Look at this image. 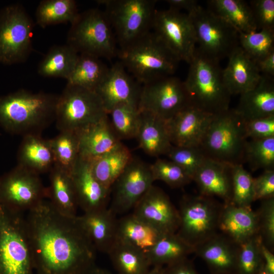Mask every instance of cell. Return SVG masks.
I'll list each match as a JSON object with an SVG mask.
<instances>
[{
	"label": "cell",
	"instance_id": "1",
	"mask_svg": "<svg viewBox=\"0 0 274 274\" xmlns=\"http://www.w3.org/2000/svg\"><path fill=\"white\" fill-rule=\"evenodd\" d=\"M25 222L37 274H86L95 265L96 249L78 216H64L44 200L28 212Z\"/></svg>",
	"mask_w": 274,
	"mask_h": 274
},
{
	"label": "cell",
	"instance_id": "2",
	"mask_svg": "<svg viewBox=\"0 0 274 274\" xmlns=\"http://www.w3.org/2000/svg\"><path fill=\"white\" fill-rule=\"evenodd\" d=\"M58 97L25 89L0 96V126L12 134H41L55 121Z\"/></svg>",
	"mask_w": 274,
	"mask_h": 274
},
{
	"label": "cell",
	"instance_id": "3",
	"mask_svg": "<svg viewBox=\"0 0 274 274\" xmlns=\"http://www.w3.org/2000/svg\"><path fill=\"white\" fill-rule=\"evenodd\" d=\"M219 63L196 48L184 81L190 105L212 115L228 110L231 96L224 83Z\"/></svg>",
	"mask_w": 274,
	"mask_h": 274
},
{
	"label": "cell",
	"instance_id": "4",
	"mask_svg": "<svg viewBox=\"0 0 274 274\" xmlns=\"http://www.w3.org/2000/svg\"><path fill=\"white\" fill-rule=\"evenodd\" d=\"M117 55L126 71L142 85L173 75L179 62L151 31L120 48Z\"/></svg>",
	"mask_w": 274,
	"mask_h": 274
},
{
	"label": "cell",
	"instance_id": "5",
	"mask_svg": "<svg viewBox=\"0 0 274 274\" xmlns=\"http://www.w3.org/2000/svg\"><path fill=\"white\" fill-rule=\"evenodd\" d=\"M245 123L234 109L214 115L199 147L209 158L232 165L243 164L248 141Z\"/></svg>",
	"mask_w": 274,
	"mask_h": 274
},
{
	"label": "cell",
	"instance_id": "6",
	"mask_svg": "<svg viewBox=\"0 0 274 274\" xmlns=\"http://www.w3.org/2000/svg\"><path fill=\"white\" fill-rule=\"evenodd\" d=\"M71 24L66 44L78 54L109 60L117 55L115 36L104 11L91 9L79 13Z\"/></svg>",
	"mask_w": 274,
	"mask_h": 274
},
{
	"label": "cell",
	"instance_id": "7",
	"mask_svg": "<svg viewBox=\"0 0 274 274\" xmlns=\"http://www.w3.org/2000/svg\"><path fill=\"white\" fill-rule=\"evenodd\" d=\"M105 6L120 48L146 35L152 28L155 0H98Z\"/></svg>",
	"mask_w": 274,
	"mask_h": 274
},
{
	"label": "cell",
	"instance_id": "8",
	"mask_svg": "<svg viewBox=\"0 0 274 274\" xmlns=\"http://www.w3.org/2000/svg\"><path fill=\"white\" fill-rule=\"evenodd\" d=\"M25 218L0 206V274H33Z\"/></svg>",
	"mask_w": 274,
	"mask_h": 274
},
{
	"label": "cell",
	"instance_id": "9",
	"mask_svg": "<svg viewBox=\"0 0 274 274\" xmlns=\"http://www.w3.org/2000/svg\"><path fill=\"white\" fill-rule=\"evenodd\" d=\"M223 207L214 197L185 195L178 210L180 222L176 233L195 248L217 233Z\"/></svg>",
	"mask_w": 274,
	"mask_h": 274
},
{
	"label": "cell",
	"instance_id": "10",
	"mask_svg": "<svg viewBox=\"0 0 274 274\" xmlns=\"http://www.w3.org/2000/svg\"><path fill=\"white\" fill-rule=\"evenodd\" d=\"M107 116L100 97L94 91L66 84L58 95L55 121L59 131H78Z\"/></svg>",
	"mask_w": 274,
	"mask_h": 274
},
{
	"label": "cell",
	"instance_id": "11",
	"mask_svg": "<svg viewBox=\"0 0 274 274\" xmlns=\"http://www.w3.org/2000/svg\"><path fill=\"white\" fill-rule=\"evenodd\" d=\"M188 15L193 27L196 49L204 55L220 62L239 46V33L208 9L198 5Z\"/></svg>",
	"mask_w": 274,
	"mask_h": 274
},
{
	"label": "cell",
	"instance_id": "12",
	"mask_svg": "<svg viewBox=\"0 0 274 274\" xmlns=\"http://www.w3.org/2000/svg\"><path fill=\"white\" fill-rule=\"evenodd\" d=\"M34 22L22 6L12 4L0 10V63L25 61L32 50Z\"/></svg>",
	"mask_w": 274,
	"mask_h": 274
},
{
	"label": "cell",
	"instance_id": "13",
	"mask_svg": "<svg viewBox=\"0 0 274 274\" xmlns=\"http://www.w3.org/2000/svg\"><path fill=\"white\" fill-rule=\"evenodd\" d=\"M151 29L156 38L179 62L189 63L196 47L193 27L188 14L170 8L156 10Z\"/></svg>",
	"mask_w": 274,
	"mask_h": 274
},
{
	"label": "cell",
	"instance_id": "14",
	"mask_svg": "<svg viewBox=\"0 0 274 274\" xmlns=\"http://www.w3.org/2000/svg\"><path fill=\"white\" fill-rule=\"evenodd\" d=\"M47 198L40 175L17 165L0 176V206L12 213L29 211Z\"/></svg>",
	"mask_w": 274,
	"mask_h": 274
},
{
	"label": "cell",
	"instance_id": "15",
	"mask_svg": "<svg viewBox=\"0 0 274 274\" xmlns=\"http://www.w3.org/2000/svg\"><path fill=\"white\" fill-rule=\"evenodd\" d=\"M189 105L184 81L173 75L142 85L138 105L141 111L167 121Z\"/></svg>",
	"mask_w": 274,
	"mask_h": 274
},
{
	"label": "cell",
	"instance_id": "16",
	"mask_svg": "<svg viewBox=\"0 0 274 274\" xmlns=\"http://www.w3.org/2000/svg\"><path fill=\"white\" fill-rule=\"evenodd\" d=\"M154 181L150 164L132 157L111 188L109 209L115 215L133 209Z\"/></svg>",
	"mask_w": 274,
	"mask_h": 274
},
{
	"label": "cell",
	"instance_id": "17",
	"mask_svg": "<svg viewBox=\"0 0 274 274\" xmlns=\"http://www.w3.org/2000/svg\"><path fill=\"white\" fill-rule=\"evenodd\" d=\"M135 216L163 234L176 233L179 225L178 210L161 189L152 185L133 209Z\"/></svg>",
	"mask_w": 274,
	"mask_h": 274
},
{
	"label": "cell",
	"instance_id": "18",
	"mask_svg": "<svg viewBox=\"0 0 274 274\" xmlns=\"http://www.w3.org/2000/svg\"><path fill=\"white\" fill-rule=\"evenodd\" d=\"M142 87V85L118 61L109 67L107 75L95 92L108 114L120 104L138 105Z\"/></svg>",
	"mask_w": 274,
	"mask_h": 274
},
{
	"label": "cell",
	"instance_id": "19",
	"mask_svg": "<svg viewBox=\"0 0 274 274\" xmlns=\"http://www.w3.org/2000/svg\"><path fill=\"white\" fill-rule=\"evenodd\" d=\"M214 115L191 105L180 111L165 121L172 144L180 147H199Z\"/></svg>",
	"mask_w": 274,
	"mask_h": 274
},
{
	"label": "cell",
	"instance_id": "20",
	"mask_svg": "<svg viewBox=\"0 0 274 274\" xmlns=\"http://www.w3.org/2000/svg\"><path fill=\"white\" fill-rule=\"evenodd\" d=\"M71 175L78 207L84 213L107 208L111 189L104 186L95 177L90 160L79 156Z\"/></svg>",
	"mask_w": 274,
	"mask_h": 274
},
{
	"label": "cell",
	"instance_id": "21",
	"mask_svg": "<svg viewBox=\"0 0 274 274\" xmlns=\"http://www.w3.org/2000/svg\"><path fill=\"white\" fill-rule=\"evenodd\" d=\"M239 247L218 232L195 247L194 253L206 262L211 274L235 273Z\"/></svg>",
	"mask_w": 274,
	"mask_h": 274
},
{
	"label": "cell",
	"instance_id": "22",
	"mask_svg": "<svg viewBox=\"0 0 274 274\" xmlns=\"http://www.w3.org/2000/svg\"><path fill=\"white\" fill-rule=\"evenodd\" d=\"M232 165L208 158L193 177L199 194L221 198L230 203L232 196Z\"/></svg>",
	"mask_w": 274,
	"mask_h": 274
},
{
	"label": "cell",
	"instance_id": "23",
	"mask_svg": "<svg viewBox=\"0 0 274 274\" xmlns=\"http://www.w3.org/2000/svg\"><path fill=\"white\" fill-rule=\"evenodd\" d=\"M226 67L223 70L225 86L231 95L241 94L253 88L261 75L255 62L239 45L228 57Z\"/></svg>",
	"mask_w": 274,
	"mask_h": 274
},
{
	"label": "cell",
	"instance_id": "24",
	"mask_svg": "<svg viewBox=\"0 0 274 274\" xmlns=\"http://www.w3.org/2000/svg\"><path fill=\"white\" fill-rule=\"evenodd\" d=\"M218 231L238 245L245 243L258 234L256 211L251 207H241L223 203Z\"/></svg>",
	"mask_w": 274,
	"mask_h": 274
},
{
	"label": "cell",
	"instance_id": "25",
	"mask_svg": "<svg viewBox=\"0 0 274 274\" xmlns=\"http://www.w3.org/2000/svg\"><path fill=\"white\" fill-rule=\"evenodd\" d=\"M77 132L80 156L89 160L105 155L123 144L113 130L108 115Z\"/></svg>",
	"mask_w": 274,
	"mask_h": 274
},
{
	"label": "cell",
	"instance_id": "26",
	"mask_svg": "<svg viewBox=\"0 0 274 274\" xmlns=\"http://www.w3.org/2000/svg\"><path fill=\"white\" fill-rule=\"evenodd\" d=\"M234 109L245 121L274 115L273 77L261 75L253 88L240 94Z\"/></svg>",
	"mask_w": 274,
	"mask_h": 274
},
{
	"label": "cell",
	"instance_id": "27",
	"mask_svg": "<svg viewBox=\"0 0 274 274\" xmlns=\"http://www.w3.org/2000/svg\"><path fill=\"white\" fill-rule=\"evenodd\" d=\"M78 219L96 250L107 254L116 241V215L107 208L84 213Z\"/></svg>",
	"mask_w": 274,
	"mask_h": 274
},
{
	"label": "cell",
	"instance_id": "28",
	"mask_svg": "<svg viewBox=\"0 0 274 274\" xmlns=\"http://www.w3.org/2000/svg\"><path fill=\"white\" fill-rule=\"evenodd\" d=\"M54 164L50 140L41 134L22 136L17 153V165L39 175L49 172Z\"/></svg>",
	"mask_w": 274,
	"mask_h": 274
},
{
	"label": "cell",
	"instance_id": "29",
	"mask_svg": "<svg viewBox=\"0 0 274 274\" xmlns=\"http://www.w3.org/2000/svg\"><path fill=\"white\" fill-rule=\"evenodd\" d=\"M164 235L133 213L117 220L116 240L146 254Z\"/></svg>",
	"mask_w": 274,
	"mask_h": 274
},
{
	"label": "cell",
	"instance_id": "30",
	"mask_svg": "<svg viewBox=\"0 0 274 274\" xmlns=\"http://www.w3.org/2000/svg\"><path fill=\"white\" fill-rule=\"evenodd\" d=\"M49 173L47 198L52 206L62 215L77 216L78 207L71 173L54 165Z\"/></svg>",
	"mask_w": 274,
	"mask_h": 274
},
{
	"label": "cell",
	"instance_id": "31",
	"mask_svg": "<svg viewBox=\"0 0 274 274\" xmlns=\"http://www.w3.org/2000/svg\"><path fill=\"white\" fill-rule=\"evenodd\" d=\"M141 112V124L135 138L139 147L151 156L158 157L162 155H166L173 145L165 121L148 112Z\"/></svg>",
	"mask_w": 274,
	"mask_h": 274
},
{
	"label": "cell",
	"instance_id": "32",
	"mask_svg": "<svg viewBox=\"0 0 274 274\" xmlns=\"http://www.w3.org/2000/svg\"><path fill=\"white\" fill-rule=\"evenodd\" d=\"M207 3V9L239 33L257 30L249 3L243 0H210Z\"/></svg>",
	"mask_w": 274,
	"mask_h": 274
},
{
	"label": "cell",
	"instance_id": "33",
	"mask_svg": "<svg viewBox=\"0 0 274 274\" xmlns=\"http://www.w3.org/2000/svg\"><path fill=\"white\" fill-rule=\"evenodd\" d=\"M132 157L129 149L123 144L109 153L90 160L92 173L104 186L111 189Z\"/></svg>",
	"mask_w": 274,
	"mask_h": 274
},
{
	"label": "cell",
	"instance_id": "34",
	"mask_svg": "<svg viewBox=\"0 0 274 274\" xmlns=\"http://www.w3.org/2000/svg\"><path fill=\"white\" fill-rule=\"evenodd\" d=\"M194 252V248L175 233L163 235L146 255L151 266H166Z\"/></svg>",
	"mask_w": 274,
	"mask_h": 274
},
{
	"label": "cell",
	"instance_id": "35",
	"mask_svg": "<svg viewBox=\"0 0 274 274\" xmlns=\"http://www.w3.org/2000/svg\"><path fill=\"white\" fill-rule=\"evenodd\" d=\"M79 54L67 44L51 47L40 62L38 74L46 78H62L66 80L71 74Z\"/></svg>",
	"mask_w": 274,
	"mask_h": 274
},
{
	"label": "cell",
	"instance_id": "36",
	"mask_svg": "<svg viewBox=\"0 0 274 274\" xmlns=\"http://www.w3.org/2000/svg\"><path fill=\"white\" fill-rule=\"evenodd\" d=\"M108 67L97 57L79 54L75 65L67 79V84L94 91L104 80Z\"/></svg>",
	"mask_w": 274,
	"mask_h": 274
},
{
	"label": "cell",
	"instance_id": "37",
	"mask_svg": "<svg viewBox=\"0 0 274 274\" xmlns=\"http://www.w3.org/2000/svg\"><path fill=\"white\" fill-rule=\"evenodd\" d=\"M107 254L117 274H146L151 267L145 253L117 240Z\"/></svg>",
	"mask_w": 274,
	"mask_h": 274
},
{
	"label": "cell",
	"instance_id": "38",
	"mask_svg": "<svg viewBox=\"0 0 274 274\" xmlns=\"http://www.w3.org/2000/svg\"><path fill=\"white\" fill-rule=\"evenodd\" d=\"M79 13L74 0H43L36 10V23L42 28L68 22L71 24Z\"/></svg>",
	"mask_w": 274,
	"mask_h": 274
},
{
	"label": "cell",
	"instance_id": "39",
	"mask_svg": "<svg viewBox=\"0 0 274 274\" xmlns=\"http://www.w3.org/2000/svg\"><path fill=\"white\" fill-rule=\"evenodd\" d=\"M108 115L112 128L120 141L136 138L141 121L138 105L120 104Z\"/></svg>",
	"mask_w": 274,
	"mask_h": 274
},
{
	"label": "cell",
	"instance_id": "40",
	"mask_svg": "<svg viewBox=\"0 0 274 274\" xmlns=\"http://www.w3.org/2000/svg\"><path fill=\"white\" fill-rule=\"evenodd\" d=\"M54 156V164L71 173L79 157V143L77 131H59L49 139Z\"/></svg>",
	"mask_w": 274,
	"mask_h": 274
},
{
	"label": "cell",
	"instance_id": "41",
	"mask_svg": "<svg viewBox=\"0 0 274 274\" xmlns=\"http://www.w3.org/2000/svg\"><path fill=\"white\" fill-rule=\"evenodd\" d=\"M244 162L252 170L274 169V137L247 141Z\"/></svg>",
	"mask_w": 274,
	"mask_h": 274
},
{
	"label": "cell",
	"instance_id": "42",
	"mask_svg": "<svg viewBox=\"0 0 274 274\" xmlns=\"http://www.w3.org/2000/svg\"><path fill=\"white\" fill-rule=\"evenodd\" d=\"M239 45L255 62L274 51V32L262 29L248 33H239Z\"/></svg>",
	"mask_w": 274,
	"mask_h": 274
},
{
	"label": "cell",
	"instance_id": "43",
	"mask_svg": "<svg viewBox=\"0 0 274 274\" xmlns=\"http://www.w3.org/2000/svg\"><path fill=\"white\" fill-rule=\"evenodd\" d=\"M261 244L257 234L239 245L236 273L257 274L264 267Z\"/></svg>",
	"mask_w": 274,
	"mask_h": 274
},
{
	"label": "cell",
	"instance_id": "44",
	"mask_svg": "<svg viewBox=\"0 0 274 274\" xmlns=\"http://www.w3.org/2000/svg\"><path fill=\"white\" fill-rule=\"evenodd\" d=\"M253 179L243 164L233 165L230 204L237 207H251L254 201Z\"/></svg>",
	"mask_w": 274,
	"mask_h": 274
},
{
	"label": "cell",
	"instance_id": "45",
	"mask_svg": "<svg viewBox=\"0 0 274 274\" xmlns=\"http://www.w3.org/2000/svg\"><path fill=\"white\" fill-rule=\"evenodd\" d=\"M154 181H161L172 188L182 187L193 181L180 165L170 159L157 158L150 164Z\"/></svg>",
	"mask_w": 274,
	"mask_h": 274
},
{
	"label": "cell",
	"instance_id": "46",
	"mask_svg": "<svg viewBox=\"0 0 274 274\" xmlns=\"http://www.w3.org/2000/svg\"><path fill=\"white\" fill-rule=\"evenodd\" d=\"M166 155L184 169L192 180L195 173L208 158L200 147L173 145Z\"/></svg>",
	"mask_w": 274,
	"mask_h": 274
},
{
	"label": "cell",
	"instance_id": "47",
	"mask_svg": "<svg viewBox=\"0 0 274 274\" xmlns=\"http://www.w3.org/2000/svg\"><path fill=\"white\" fill-rule=\"evenodd\" d=\"M256 213L258 220V235L262 244L273 253L274 197L261 200Z\"/></svg>",
	"mask_w": 274,
	"mask_h": 274
},
{
	"label": "cell",
	"instance_id": "48",
	"mask_svg": "<svg viewBox=\"0 0 274 274\" xmlns=\"http://www.w3.org/2000/svg\"><path fill=\"white\" fill-rule=\"evenodd\" d=\"M257 30L274 32V1L252 0L249 2Z\"/></svg>",
	"mask_w": 274,
	"mask_h": 274
},
{
	"label": "cell",
	"instance_id": "49",
	"mask_svg": "<svg viewBox=\"0 0 274 274\" xmlns=\"http://www.w3.org/2000/svg\"><path fill=\"white\" fill-rule=\"evenodd\" d=\"M245 129L247 139L274 137V115L245 121Z\"/></svg>",
	"mask_w": 274,
	"mask_h": 274
},
{
	"label": "cell",
	"instance_id": "50",
	"mask_svg": "<svg viewBox=\"0 0 274 274\" xmlns=\"http://www.w3.org/2000/svg\"><path fill=\"white\" fill-rule=\"evenodd\" d=\"M254 201L274 197V169L264 170L253 179Z\"/></svg>",
	"mask_w": 274,
	"mask_h": 274
},
{
	"label": "cell",
	"instance_id": "51",
	"mask_svg": "<svg viewBox=\"0 0 274 274\" xmlns=\"http://www.w3.org/2000/svg\"><path fill=\"white\" fill-rule=\"evenodd\" d=\"M164 274H199L193 263L188 258L164 266Z\"/></svg>",
	"mask_w": 274,
	"mask_h": 274
},
{
	"label": "cell",
	"instance_id": "52",
	"mask_svg": "<svg viewBox=\"0 0 274 274\" xmlns=\"http://www.w3.org/2000/svg\"><path fill=\"white\" fill-rule=\"evenodd\" d=\"M255 63L261 75L274 77V51Z\"/></svg>",
	"mask_w": 274,
	"mask_h": 274
},
{
	"label": "cell",
	"instance_id": "53",
	"mask_svg": "<svg viewBox=\"0 0 274 274\" xmlns=\"http://www.w3.org/2000/svg\"><path fill=\"white\" fill-rule=\"evenodd\" d=\"M170 8L179 11L185 10L187 14L191 12L199 5L197 1L195 0H166Z\"/></svg>",
	"mask_w": 274,
	"mask_h": 274
},
{
	"label": "cell",
	"instance_id": "54",
	"mask_svg": "<svg viewBox=\"0 0 274 274\" xmlns=\"http://www.w3.org/2000/svg\"><path fill=\"white\" fill-rule=\"evenodd\" d=\"M261 252L264 261V268L270 274H274V255L262 243Z\"/></svg>",
	"mask_w": 274,
	"mask_h": 274
},
{
	"label": "cell",
	"instance_id": "55",
	"mask_svg": "<svg viewBox=\"0 0 274 274\" xmlns=\"http://www.w3.org/2000/svg\"><path fill=\"white\" fill-rule=\"evenodd\" d=\"M86 274H112L106 269L95 265L91 268Z\"/></svg>",
	"mask_w": 274,
	"mask_h": 274
},
{
	"label": "cell",
	"instance_id": "56",
	"mask_svg": "<svg viewBox=\"0 0 274 274\" xmlns=\"http://www.w3.org/2000/svg\"><path fill=\"white\" fill-rule=\"evenodd\" d=\"M146 274H164V266H153Z\"/></svg>",
	"mask_w": 274,
	"mask_h": 274
},
{
	"label": "cell",
	"instance_id": "57",
	"mask_svg": "<svg viewBox=\"0 0 274 274\" xmlns=\"http://www.w3.org/2000/svg\"><path fill=\"white\" fill-rule=\"evenodd\" d=\"M257 274H270L267 271L265 270L263 267L260 271H259Z\"/></svg>",
	"mask_w": 274,
	"mask_h": 274
},
{
	"label": "cell",
	"instance_id": "58",
	"mask_svg": "<svg viewBox=\"0 0 274 274\" xmlns=\"http://www.w3.org/2000/svg\"><path fill=\"white\" fill-rule=\"evenodd\" d=\"M227 274H237L236 273H227Z\"/></svg>",
	"mask_w": 274,
	"mask_h": 274
}]
</instances>
